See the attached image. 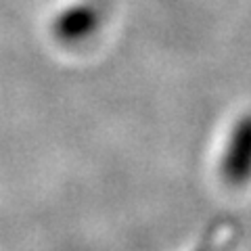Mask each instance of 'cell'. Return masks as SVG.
Masks as SVG:
<instances>
[{
  "mask_svg": "<svg viewBox=\"0 0 251 251\" xmlns=\"http://www.w3.org/2000/svg\"><path fill=\"white\" fill-rule=\"evenodd\" d=\"M224 174L232 184L245 182L251 176V122L241 126L239 132L234 134V140L224 161Z\"/></svg>",
  "mask_w": 251,
  "mask_h": 251,
  "instance_id": "obj_1",
  "label": "cell"
}]
</instances>
